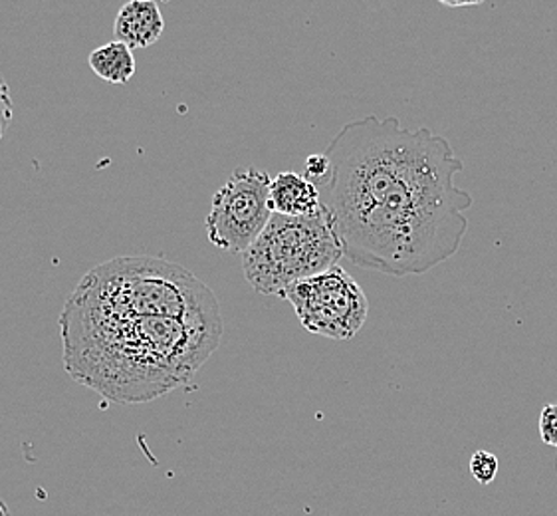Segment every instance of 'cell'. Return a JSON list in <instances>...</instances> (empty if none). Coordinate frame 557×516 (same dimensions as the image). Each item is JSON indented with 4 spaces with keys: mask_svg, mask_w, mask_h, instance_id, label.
<instances>
[{
    "mask_svg": "<svg viewBox=\"0 0 557 516\" xmlns=\"http://www.w3.org/2000/svg\"><path fill=\"white\" fill-rule=\"evenodd\" d=\"M330 158L325 156V153H313L310 158L306 159V177L308 180L313 181L315 185L320 183V181L327 180V175H330Z\"/></svg>",
    "mask_w": 557,
    "mask_h": 516,
    "instance_id": "13",
    "label": "cell"
},
{
    "mask_svg": "<svg viewBox=\"0 0 557 516\" xmlns=\"http://www.w3.org/2000/svg\"><path fill=\"white\" fill-rule=\"evenodd\" d=\"M223 332L168 316L108 315L67 300L60 315L67 376L120 405L147 404L189 383Z\"/></svg>",
    "mask_w": 557,
    "mask_h": 516,
    "instance_id": "2",
    "label": "cell"
},
{
    "mask_svg": "<svg viewBox=\"0 0 557 516\" xmlns=\"http://www.w3.org/2000/svg\"><path fill=\"white\" fill-rule=\"evenodd\" d=\"M108 315L168 316L224 328L214 292L190 270L157 257H117L84 274L67 298Z\"/></svg>",
    "mask_w": 557,
    "mask_h": 516,
    "instance_id": "3",
    "label": "cell"
},
{
    "mask_svg": "<svg viewBox=\"0 0 557 516\" xmlns=\"http://www.w3.org/2000/svg\"><path fill=\"white\" fill-rule=\"evenodd\" d=\"M540 435L549 447H557V404H549L540 414Z\"/></svg>",
    "mask_w": 557,
    "mask_h": 516,
    "instance_id": "11",
    "label": "cell"
},
{
    "mask_svg": "<svg viewBox=\"0 0 557 516\" xmlns=\"http://www.w3.org/2000/svg\"><path fill=\"white\" fill-rule=\"evenodd\" d=\"M344 257L325 205L312 217L272 214L243 253L246 282L264 296H284L296 282L332 269Z\"/></svg>",
    "mask_w": 557,
    "mask_h": 516,
    "instance_id": "4",
    "label": "cell"
},
{
    "mask_svg": "<svg viewBox=\"0 0 557 516\" xmlns=\"http://www.w3.org/2000/svg\"><path fill=\"white\" fill-rule=\"evenodd\" d=\"M323 153L332 168L322 201L356 267L403 279L457 255L472 195L455 183L465 163L446 137L368 115L344 125Z\"/></svg>",
    "mask_w": 557,
    "mask_h": 516,
    "instance_id": "1",
    "label": "cell"
},
{
    "mask_svg": "<svg viewBox=\"0 0 557 516\" xmlns=\"http://www.w3.org/2000/svg\"><path fill=\"white\" fill-rule=\"evenodd\" d=\"M89 67L96 72L98 78L122 86L134 78V50L120 40H112L89 54Z\"/></svg>",
    "mask_w": 557,
    "mask_h": 516,
    "instance_id": "9",
    "label": "cell"
},
{
    "mask_svg": "<svg viewBox=\"0 0 557 516\" xmlns=\"http://www.w3.org/2000/svg\"><path fill=\"white\" fill-rule=\"evenodd\" d=\"M282 298L292 304L308 332L337 342L356 337L368 320L366 292L339 265L296 282Z\"/></svg>",
    "mask_w": 557,
    "mask_h": 516,
    "instance_id": "5",
    "label": "cell"
},
{
    "mask_svg": "<svg viewBox=\"0 0 557 516\" xmlns=\"http://www.w3.org/2000/svg\"><path fill=\"white\" fill-rule=\"evenodd\" d=\"M270 175L260 169H236L212 197L205 219L207 236L221 250L243 255L272 219Z\"/></svg>",
    "mask_w": 557,
    "mask_h": 516,
    "instance_id": "6",
    "label": "cell"
},
{
    "mask_svg": "<svg viewBox=\"0 0 557 516\" xmlns=\"http://www.w3.org/2000/svg\"><path fill=\"white\" fill-rule=\"evenodd\" d=\"M438 2L445 4V7H450V9H460V7H479L486 0H438Z\"/></svg>",
    "mask_w": 557,
    "mask_h": 516,
    "instance_id": "14",
    "label": "cell"
},
{
    "mask_svg": "<svg viewBox=\"0 0 557 516\" xmlns=\"http://www.w3.org/2000/svg\"><path fill=\"white\" fill-rule=\"evenodd\" d=\"M470 472L480 484H491L498 475V457L491 451H476L470 459Z\"/></svg>",
    "mask_w": 557,
    "mask_h": 516,
    "instance_id": "10",
    "label": "cell"
},
{
    "mask_svg": "<svg viewBox=\"0 0 557 516\" xmlns=\"http://www.w3.org/2000/svg\"><path fill=\"white\" fill-rule=\"evenodd\" d=\"M0 516H11V513H9V506H7V503L2 501V496H0Z\"/></svg>",
    "mask_w": 557,
    "mask_h": 516,
    "instance_id": "15",
    "label": "cell"
},
{
    "mask_svg": "<svg viewBox=\"0 0 557 516\" xmlns=\"http://www.w3.org/2000/svg\"><path fill=\"white\" fill-rule=\"evenodd\" d=\"M165 30V21L156 0H129L125 2L115 19V40L129 46L132 50L156 45Z\"/></svg>",
    "mask_w": 557,
    "mask_h": 516,
    "instance_id": "7",
    "label": "cell"
},
{
    "mask_svg": "<svg viewBox=\"0 0 557 516\" xmlns=\"http://www.w3.org/2000/svg\"><path fill=\"white\" fill-rule=\"evenodd\" d=\"M270 207L286 217H312L323 209L320 187L294 171H284L270 183Z\"/></svg>",
    "mask_w": 557,
    "mask_h": 516,
    "instance_id": "8",
    "label": "cell"
},
{
    "mask_svg": "<svg viewBox=\"0 0 557 516\" xmlns=\"http://www.w3.org/2000/svg\"><path fill=\"white\" fill-rule=\"evenodd\" d=\"M12 118H14V106H12L11 88L7 79L0 76V139L4 137L9 125L12 124Z\"/></svg>",
    "mask_w": 557,
    "mask_h": 516,
    "instance_id": "12",
    "label": "cell"
}]
</instances>
